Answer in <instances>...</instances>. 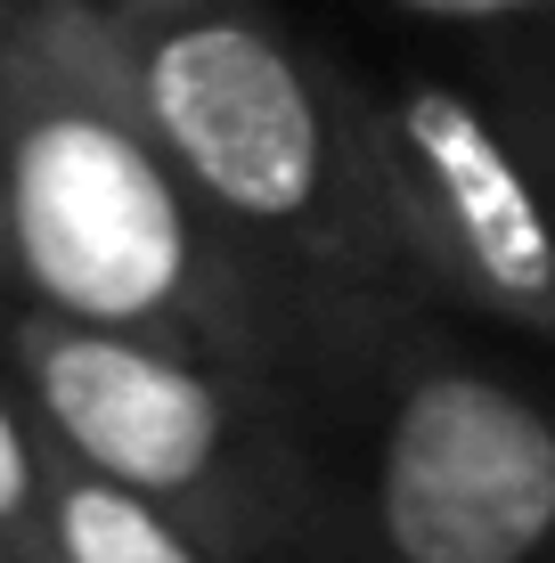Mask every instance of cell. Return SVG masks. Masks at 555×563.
<instances>
[{"mask_svg": "<svg viewBox=\"0 0 555 563\" xmlns=\"http://www.w3.org/2000/svg\"><path fill=\"white\" fill-rule=\"evenodd\" d=\"M0 155L25 302L286 384L335 286L286 278L197 197L131 90L114 0H0Z\"/></svg>", "mask_w": 555, "mask_h": 563, "instance_id": "1", "label": "cell"}, {"mask_svg": "<svg viewBox=\"0 0 555 563\" xmlns=\"http://www.w3.org/2000/svg\"><path fill=\"white\" fill-rule=\"evenodd\" d=\"M123 66L197 197L311 286L417 295L385 205L352 155L328 49L270 0H114Z\"/></svg>", "mask_w": 555, "mask_h": 563, "instance_id": "3", "label": "cell"}, {"mask_svg": "<svg viewBox=\"0 0 555 563\" xmlns=\"http://www.w3.org/2000/svg\"><path fill=\"white\" fill-rule=\"evenodd\" d=\"M295 563H555V352L425 295L335 286L286 367Z\"/></svg>", "mask_w": 555, "mask_h": 563, "instance_id": "2", "label": "cell"}, {"mask_svg": "<svg viewBox=\"0 0 555 563\" xmlns=\"http://www.w3.org/2000/svg\"><path fill=\"white\" fill-rule=\"evenodd\" d=\"M49 507H57V563H229L180 515H164L156 498L107 482L99 465L66 450H57V474H49Z\"/></svg>", "mask_w": 555, "mask_h": 563, "instance_id": "6", "label": "cell"}, {"mask_svg": "<svg viewBox=\"0 0 555 563\" xmlns=\"http://www.w3.org/2000/svg\"><path fill=\"white\" fill-rule=\"evenodd\" d=\"M400 16H425L449 33H523V25H555V0H392Z\"/></svg>", "mask_w": 555, "mask_h": 563, "instance_id": "9", "label": "cell"}, {"mask_svg": "<svg viewBox=\"0 0 555 563\" xmlns=\"http://www.w3.org/2000/svg\"><path fill=\"white\" fill-rule=\"evenodd\" d=\"M49 474H57V441L0 360V563H57Z\"/></svg>", "mask_w": 555, "mask_h": 563, "instance_id": "7", "label": "cell"}, {"mask_svg": "<svg viewBox=\"0 0 555 563\" xmlns=\"http://www.w3.org/2000/svg\"><path fill=\"white\" fill-rule=\"evenodd\" d=\"M0 360L66 457L156 498L229 563H295L302 441L278 384L188 343L0 302Z\"/></svg>", "mask_w": 555, "mask_h": 563, "instance_id": "4", "label": "cell"}, {"mask_svg": "<svg viewBox=\"0 0 555 563\" xmlns=\"http://www.w3.org/2000/svg\"><path fill=\"white\" fill-rule=\"evenodd\" d=\"M335 99L368 197L385 205L417 295L555 352V188L523 155L482 74L335 57Z\"/></svg>", "mask_w": 555, "mask_h": 563, "instance_id": "5", "label": "cell"}, {"mask_svg": "<svg viewBox=\"0 0 555 563\" xmlns=\"http://www.w3.org/2000/svg\"><path fill=\"white\" fill-rule=\"evenodd\" d=\"M474 74L490 82V99L507 107L523 155L540 164V180L555 188V25L474 33Z\"/></svg>", "mask_w": 555, "mask_h": 563, "instance_id": "8", "label": "cell"}, {"mask_svg": "<svg viewBox=\"0 0 555 563\" xmlns=\"http://www.w3.org/2000/svg\"><path fill=\"white\" fill-rule=\"evenodd\" d=\"M0 302H16V229H9V155H0Z\"/></svg>", "mask_w": 555, "mask_h": 563, "instance_id": "10", "label": "cell"}]
</instances>
